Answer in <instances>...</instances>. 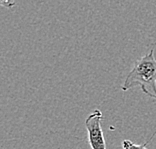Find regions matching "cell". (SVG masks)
Masks as SVG:
<instances>
[{
  "mask_svg": "<svg viewBox=\"0 0 156 149\" xmlns=\"http://www.w3.org/2000/svg\"><path fill=\"white\" fill-rule=\"evenodd\" d=\"M102 117H103L102 112L99 109H95L85 120V126H86L88 133V141H89L91 149H106L104 134L101 126Z\"/></svg>",
  "mask_w": 156,
  "mask_h": 149,
  "instance_id": "2",
  "label": "cell"
},
{
  "mask_svg": "<svg viewBox=\"0 0 156 149\" xmlns=\"http://www.w3.org/2000/svg\"><path fill=\"white\" fill-rule=\"evenodd\" d=\"M0 4L5 6L6 8H11L14 5H15V2L14 1H4V0H0Z\"/></svg>",
  "mask_w": 156,
  "mask_h": 149,
  "instance_id": "4",
  "label": "cell"
},
{
  "mask_svg": "<svg viewBox=\"0 0 156 149\" xmlns=\"http://www.w3.org/2000/svg\"><path fill=\"white\" fill-rule=\"evenodd\" d=\"M156 133L153 134V136ZM152 137H150L149 139L146 141V143H144V144H134L133 142H131L130 140H124L122 142V147H123V149H148L146 147V145L149 143V141L152 139Z\"/></svg>",
  "mask_w": 156,
  "mask_h": 149,
  "instance_id": "3",
  "label": "cell"
},
{
  "mask_svg": "<svg viewBox=\"0 0 156 149\" xmlns=\"http://www.w3.org/2000/svg\"><path fill=\"white\" fill-rule=\"evenodd\" d=\"M139 86L143 93L156 100V59L154 48L146 55L136 60L133 68L126 76L122 84V90Z\"/></svg>",
  "mask_w": 156,
  "mask_h": 149,
  "instance_id": "1",
  "label": "cell"
}]
</instances>
